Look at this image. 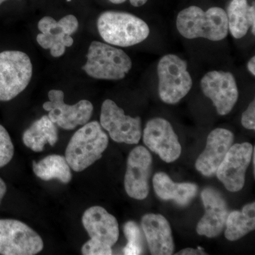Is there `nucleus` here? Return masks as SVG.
Here are the masks:
<instances>
[{
    "label": "nucleus",
    "instance_id": "nucleus-23",
    "mask_svg": "<svg viewBox=\"0 0 255 255\" xmlns=\"http://www.w3.org/2000/svg\"><path fill=\"white\" fill-rule=\"evenodd\" d=\"M33 169L36 177L42 180L58 179L68 184L72 179L71 168L65 156L50 155L38 162H33Z\"/></svg>",
    "mask_w": 255,
    "mask_h": 255
},
{
    "label": "nucleus",
    "instance_id": "nucleus-11",
    "mask_svg": "<svg viewBox=\"0 0 255 255\" xmlns=\"http://www.w3.org/2000/svg\"><path fill=\"white\" fill-rule=\"evenodd\" d=\"M201 87L204 95L212 101L219 115H227L237 103V83L229 72L214 70L206 73L201 79Z\"/></svg>",
    "mask_w": 255,
    "mask_h": 255
},
{
    "label": "nucleus",
    "instance_id": "nucleus-28",
    "mask_svg": "<svg viewBox=\"0 0 255 255\" xmlns=\"http://www.w3.org/2000/svg\"><path fill=\"white\" fill-rule=\"evenodd\" d=\"M177 255H206L207 253L204 251L202 248H198V249L188 248L177 253Z\"/></svg>",
    "mask_w": 255,
    "mask_h": 255
},
{
    "label": "nucleus",
    "instance_id": "nucleus-27",
    "mask_svg": "<svg viewBox=\"0 0 255 255\" xmlns=\"http://www.w3.org/2000/svg\"><path fill=\"white\" fill-rule=\"evenodd\" d=\"M242 125L249 130L255 129V101L248 106V109L243 112L241 119Z\"/></svg>",
    "mask_w": 255,
    "mask_h": 255
},
{
    "label": "nucleus",
    "instance_id": "nucleus-14",
    "mask_svg": "<svg viewBox=\"0 0 255 255\" xmlns=\"http://www.w3.org/2000/svg\"><path fill=\"white\" fill-rule=\"evenodd\" d=\"M152 163V155L143 146H137L129 154L124 186L132 199L144 200L148 196Z\"/></svg>",
    "mask_w": 255,
    "mask_h": 255
},
{
    "label": "nucleus",
    "instance_id": "nucleus-8",
    "mask_svg": "<svg viewBox=\"0 0 255 255\" xmlns=\"http://www.w3.org/2000/svg\"><path fill=\"white\" fill-rule=\"evenodd\" d=\"M100 125L110 133L111 138L119 143L133 145L142 136L141 119L126 115L114 101L106 100L101 110Z\"/></svg>",
    "mask_w": 255,
    "mask_h": 255
},
{
    "label": "nucleus",
    "instance_id": "nucleus-20",
    "mask_svg": "<svg viewBox=\"0 0 255 255\" xmlns=\"http://www.w3.org/2000/svg\"><path fill=\"white\" fill-rule=\"evenodd\" d=\"M228 30L234 38L240 39L247 34L249 28L255 34V6L248 0H232L227 12Z\"/></svg>",
    "mask_w": 255,
    "mask_h": 255
},
{
    "label": "nucleus",
    "instance_id": "nucleus-13",
    "mask_svg": "<svg viewBox=\"0 0 255 255\" xmlns=\"http://www.w3.org/2000/svg\"><path fill=\"white\" fill-rule=\"evenodd\" d=\"M143 142L152 152L166 162L177 160L182 147L172 125L166 119H151L143 130Z\"/></svg>",
    "mask_w": 255,
    "mask_h": 255
},
{
    "label": "nucleus",
    "instance_id": "nucleus-29",
    "mask_svg": "<svg viewBox=\"0 0 255 255\" xmlns=\"http://www.w3.org/2000/svg\"><path fill=\"white\" fill-rule=\"evenodd\" d=\"M6 192V185L1 177H0V204Z\"/></svg>",
    "mask_w": 255,
    "mask_h": 255
},
{
    "label": "nucleus",
    "instance_id": "nucleus-17",
    "mask_svg": "<svg viewBox=\"0 0 255 255\" xmlns=\"http://www.w3.org/2000/svg\"><path fill=\"white\" fill-rule=\"evenodd\" d=\"M82 224L91 239L114 246L119 237L117 219L102 206L89 208L82 216Z\"/></svg>",
    "mask_w": 255,
    "mask_h": 255
},
{
    "label": "nucleus",
    "instance_id": "nucleus-10",
    "mask_svg": "<svg viewBox=\"0 0 255 255\" xmlns=\"http://www.w3.org/2000/svg\"><path fill=\"white\" fill-rule=\"evenodd\" d=\"M48 98L43 108L49 112L50 120L61 128L73 130L88 123L91 119L94 107L90 101L82 100L74 105H67L64 102V92L58 90H50Z\"/></svg>",
    "mask_w": 255,
    "mask_h": 255
},
{
    "label": "nucleus",
    "instance_id": "nucleus-21",
    "mask_svg": "<svg viewBox=\"0 0 255 255\" xmlns=\"http://www.w3.org/2000/svg\"><path fill=\"white\" fill-rule=\"evenodd\" d=\"M22 139L28 148L34 152H41L47 143L53 146L58 142V128L48 116H43L25 130Z\"/></svg>",
    "mask_w": 255,
    "mask_h": 255
},
{
    "label": "nucleus",
    "instance_id": "nucleus-16",
    "mask_svg": "<svg viewBox=\"0 0 255 255\" xmlns=\"http://www.w3.org/2000/svg\"><path fill=\"white\" fill-rule=\"evenodd\" d=\"M234 138V134L227 129L218 128L212 130L207 137L205 149L196 159V169L206 177L216 174Z\"/></svg>",
    "mask_w": 255,
    "mask_h": 255
},
{
    "label": "nucleus",
    "instance_id": "nucleus-12",
    "mask_svg": "<svg viewBox=\"0 0 255 255\" xmlns=\"http://www.w3.org/2000/svg\"><path fill=\"white\" fill-rule=\"evenodd\" d=\"M253 147L249 142L231 146L227 155L220 164L216 174L226 189L237 192L246 183V171L251 162Z\"/></svg>",
    "mask_w": 255,
    "mask_h": 255
},
{
    "label": "nucleus",
    "instance_id": "nucleus-7",
    "mask_svg": "<svg viewBox=\"0 0 255 255\" xmlns=\"http://www.w3.org/2000/svg\"><path fill=\"white\" fill-rule=\"evenodd\" d=\"M43 249L41 236L26 223L0 219V255H33Z\"/></svg>",
    "mask_w": 255,
    "mask_h": 255
},
{
    "label": "nucleus",
    "instance_id": "nucleus-24",
    "mask_svg": "<svg viewBox=\"0 0 255 255\" xmlns=\"http://www.w3.org/2000/svg\"><path fill=\"white\" fill-rule=\"evenodd\" d=\"M124 233L127 244L123 249L126 255H142L143 253V241L141 231L134 221H128L124 226Z\"/></svg>",
    "mask_w": 255,
    "mask_h": 255
},
{
    "label": "nucleus",
    "instance_id": "nucleus-32",
    "mask_svg": "<svg viewBox=\"0 0 255 255\" xmlns=\"http://www.w3.org/2000/svg\"><path fill=\"white\" fill-rule=\"evenodd\" d=\"M110 1L111 2L113 3V4H119L125 2L127 0H110Z\"/></svg>",
    "mask_w": 255,
    "mask_h": 255
},
{
    "label": "nucleus",
    "instance_id": "nucleus-2",
    "mask_svg": "<svg viewBox=\"0 0 255 255\" xmlns=\"http://www.w3.org/2000/svg\"><path fill=\"white\" fill-rule=\"evenodd\" d=\"M109 137L98 122H88L75 132L67 146L65 158L70 168L80 172L102 158Z\"/></svg>",
    "mask_w": 255,
    "mask_h": 255
},
{
    "label": "nucleus",
    "instance_id": "nucleus-25",
    "mask_svg": "<svg viewBox=\"0 0 255 255\" xmlns=\"http://www.w3.org/2000/svg\"><path fill=\"white\" fill-rule=\"evenodd\" d=\"M14 147L9 132L0 125V168L9 164L13 158Z\"/></svg>",
    "mask_w": 255,
    "mask_h": 255
},
{
    "label": "nucleus",
    "instance_id": "nucleus-26",
    "mask_svg": "<svg viewBox=\"0 0 255 255\" xmlns=\"http://www.w3.org/2000/svg\"><path fill=\"white\" fill-rule=\"evenodd\" d=\"M81 252L84 255H112V247L91 238L83 245Z\"/></svg>",
    "mask_w": 255,
    "mask_h": 255
},
{
    "label": "nucleus",
    "instance_id": "nucleus-31",
    "mask_svg": "<svg viewBox=\"0 0 255 255\" xmlns=\"http://www.w3.org/2000/svg\"><path fill=\"white\" fill-rule=\"evenodd\" d=\"M129 1H130V4L132 6L138 7V6H141L142 5L146 4L147 0H129Z\"/></svg>",
    "mask_w": 255,
    "mask_h": 255
},
{
    "label": "nucleus",
    "instance_id": "nucleus-4",
    "mask_svg": "<svg viewBox=\"0 0 255 255\" xmlns=\"http://www.w3.org/2000/svg\"><path fill=\"white\" fill-rule=\"evenodd\" d=\"M131 68V59L123 50L97 41L89 47L87 62L82 68L89 76L106 80H122Z\"/></svg>",
    "mask_w": 255,
    "mask_h": 255
},
{
    "label": "nucleus",
    "instance_id": "nucleus-18",
    "mask_svg": "<svg viewBox=\"0 0 255 255\" xmlns=\"http://www.w3.org/2000/svg\"><path fill=\"white\" fill-rule=\"evenodd\" d=\"M141 226L151 254H173L172 229L167 220L160 214H147L142 218Z\"/></svg>",
    "mask_w": 255,
    "mask_h": 255
},
{
    "label": "nucleus",
    "instance_id": "nucleus-5",
    "mask_svg": "<svg viewBox=\"0 0 255 255\" xmlns=\"http://www.w3.org/2000/svg\"><path fill=\"white\" fill-rule=\"evenodd\" d=\"M159 95L168 105H175L187 95L192 79L185 60L174 54L164 55L157 65Z\"/></svg>",
    "mask_w": 255,
    "mask_h": 255
},
{
    "label": "nucleus",
    "instance_id": "nucleus-19",
    "mask_svg": "<svg viewBox=\"0 0 255 255\" xmlns=\"http://www.w3.org/2000/svg\"><path fill=\"white\" fill-rule=\"evenodd\" d=\"M154 190L161 199L173 201L178 205L186 206L197 194L198 187L193 183H176L164 172H157L152 179Z\"/></svg>",
    "mask_w": 255,
    "mask_h": 255
},
{
    "label": "nucleus",
    "instance_id": "nucleus-1",
    "mask_svg": "<svg viewBox=\"0 0 255 255\" xmlns=\"http://www.w3.org/2000/svg\"><path fill=\"white\" fill-rule=\"evenodd\" d=\"M177 27L188 39L204 38L212 41L224 39L229 31L226 11L217 6L206 11L196 6L183 9L177 15Z\"/></svg>",
    "mask_w": 255,
    "mask_h": 255
},
{
    "label": "nucleus",
    "instance_id": "nucleus-6",
    "mask_svg": "<svg viewBox=\"0 0 255 255\" xmlns=\"http://www.w3.org/2000/svg\"><path fill=\"white\" fill-rule=\"evenodd\" d=\"M33 66L26 53L18 50L0 53V101L13 100L27 87Z\"/></svg>",
    "mask_w": 255,
    "mask_h": 255
},
{
    "label": "nucleus",
    "instance_id": "nucleus-9",
    "mask_svg": "<svg viewBox=\"0 0 255 255\" xmlns=\"http://www.w3.org/2000/svg\"><path fill=\"white\" fill-rule=\"evenodd\" d=\"M78 27V18L74 15H67L59 21L50 16H44L38 21L41 33L36 37L37 42L44 49H49L52 56L58 58L65 53L67 47L73 44L71 36Z\"/></svg>",
    "mask_w": 255,
    "mask_h": 255
},
{
    "label": "nucleus",
    "instance_id": "nucleus-3",
    "mask_svg": "<svg viewBox=\"0 0 255 255\" xmlns=\"http://www.w3.org/2000/svg\"><path fill=\"white\" fill-rule=\"evenodd\" d=\"M97 28L104 41L119 47L138 44L150 34L148 25L143 20L122 11H107L101 14Z\"/></svg>",
    "mask_w": 255,
    "mask_h": 255
},
{
    "label": "nucleus",
    "instance_id": "nucleus-30",
    "mask_svg": "<svg viewBox=\"0 0 255 255\" xmlns=\"http://www.w3.org/2000/svg\"><path fill=\"white\" fill-rule=\"evenodd\" d=\"M248 69L253 76H255V58L253 56L248 63Z\"/></svg>",
    "mask_w": 255,
    "mask_h": 255
},
{
    "label": "nucleus",
    "instance_id": "nucleus-22",
    "mask_svg": "<svg viewBox=\"0 0 255 255\" xmlns=\"http://www.w3.org/2000/svg\"><path fill=\"white\" fill-rule=\"evenodd\" d=\"M225 237L230 241L241 239L255 228V203L247 204L242 211L229 213Z\"/></svg>",
    "mask_w": 255,
    "mask_h": 255
},
{
    "label": "nucleus",
    "instance_id": "nucleus-33",
    "mask_svg": "<svg viewBox=\"0 0 255 255\" xmlns=\"http://www.w3.org/2000/svg\"><path fill=\"white\" fill-rule=\"evenodd\" d=\"M4 1H6V0H0V5L2 4V3L4 2Z\"/></svg>",
    "mask_w": 255,
    "mask_h": 255
},
{
    "label": "nucleus",
    "instance_id": "nucleus-15",
    "mask_svg": "<svg viewBox=\"0 0 255 255\" xmlns=\"http://www.w3.org/2000/svg\"><path fill=\"white\" fill-rule=\"evenodd\" d=\"M201 199L205 208V214L198 223L196 232L209 238L217 237L226 227L229 214L227 203L219 191L211 187L203 190Z\"/></svg>",
    "mask_w": 255,
    "mask_h": 255
}]
</instances>
